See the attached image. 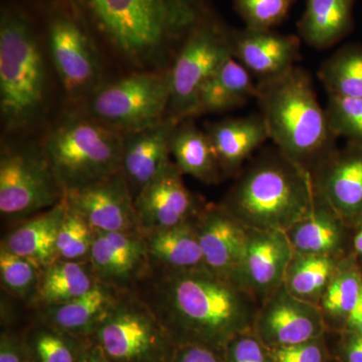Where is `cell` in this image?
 I'll use <instances>...</instances> for the list:
<instances>
[{
	"label": "cell",
	"mask_w": 362,
	"mask_h": 362,
	"mask_svg": "<svg viewBox=\"0 0 362 362\" xmlns=\"http://www.w3.org/2000/svg\"><path fill=\"white\" fill-rule=\"evenodd\" d=\"M176 345L223 351L235 335L252 330L259 304L209 269L157 271L135 288Z\"/></svg>",
	"instance_id": "6da1fadb"
},
{
	"label": "cell",
	"mask_w": 362,
	"mask_h": 362,
	"mask_svg": "<svg viewBox=\"0 0 362 362\" xmlns=\"http://www.w3.org/2000/svg\"><path fill=\"white\" fill-rule=\"evenodd\" d=\"M109 44L132 65H160L202 20L201 0H80Z\"/></svg>",
	"instance_id": "7a4b0ae2"
},
{
	"label": "cell",
	"mask_w": 362,
	"mask_h": 362,
	"mask_svg": "<svg viewBox=\"0 0 362 362\" xmlns=\"http://www.w3.org/2000/svg\"><path fill=\"white\" fill-rule=\"evenodd\" d=\"M269 137L288 159L312 169L335 148L337 137L328 125L325 109L317 98L313 80L295 66L256 83V96Z\"/></svg>",
	"instance_id": "3957f363"
},
{
	"label": "cell",
	"mask_w": 362,
	"mask_h": 362,
	"mask_svg": "<svg viewBox=\"0 0 362 362\" xmlns=\"http://www.w3.org/2000/svg\"><path fill=\"white\" fill-rule=\"evenodd\" d=\"M316 201L311 173L277 148L238 175L221 206L247 230H289Z\"/></svg>",
	"instance_id": "277c9868"
},
{
	"label": "cell",
	"mask_w": 362,
	"mask_h": 362,
	"mask_svg": "<svg viewBox=\"0 0 362 362\" xmlns=\"http://www.w3.org/2000/svg\"><path fill=\"white\" fill-rule=\"evenodd\" d=\"M123 136L89 115L68 117L51 131L42 148L65 194L120 171Z\"/></svg>",
	"instance_id": "5b68a950"
},
{
	"label": "cell",
	"mask_w": 362,
	"mask_h": 362,
	"mask_svg": "<svg viewBox=\"0 0 362 362\" xmlns=\"http://www.w3.org/2000/svg\"><path fill=\"white\" fill-rule=\"evenodd\" d=\"M47 71L39 42L28 21L6 11L0 23V111L4 127H28L44 106Z\"/></svg>",
	"instance_id": "8992f818"
},
{
	"label": "cell",
	"mask_w": 362,
	"mask_h": 362,
	"mask_svg": "<svg viewBox=\"0 0 362 362\" xmlns=\"http://www.w3.org/2000/svg\"><path fill=\"white\" fill-rule=\"evenodd\" d=\"M92 340L109 362H170L177 347L134 290L121 292Z\"/></svg>",
	"instance_id": "52a82bcc"
},
{
	"label": "cell",
	"mask_w": 362,
	"mask_h": 362,
	"mask_svg": "<svg viewBox=\"0 0 362 362\" xmlns=\"http://www.w3.org/2000/svg\"><path fill=\"white\" fill-rule=\"evenodd\" d=\"M169 99V71H141L101 86L88 99V115L124 134L164 120Z\"/></svg>",
	"instance_id": "ba28073f"
},
{
	"label": "cell",
	"mask_w": 362,
	"mask_h": 362,
	"mask_svg": "<svg viewBox=\"0 0 362 362\" xmlns=\"http://www.w3.org/2000/svg\"><path fill=\"white\" fill-rule=\"evenodd\" d=\"M66 194L59 187L44 148H4L0 157V213L20 223L59 204Z\"/></svg>",
	"instance_id": "9c48e42d"
},
{
	"label": "cell",
	"mask_w": 362,
	"mask_h": 362,
	"mask_svg": "<svg viewBox=\"0 0 362 362\" xmlns=\"http://www.w3.org/2000/svg\"><path fill=\"white\" fill-rule=\"evenodd\" d=\"M232 58V33L202 18L183 40L169 70L170 99L166 117L189 119L202 86Z\"/></svg>",
	"instance_id": "30bf717a"
},
{
	"label": "cell",
	"mask_w": 362,
	"mask_h": 362,
	"mask_svg": "<svg viewBox=\"0 0 362 362\" xmlns=\"http://www.w3.org/2000/svg\"><path fill=\"white\" fill-rule=\"evenodd\" d=\"M49 52L59 81L74 99H88L103 86V66L93 40L70 16H58L49 28Z\"/></svg>",
	"instance_id": "8fae6325"
},
{
	"label": "cell",
	"mask_w": 362,
	"mask_h": 362,
	"mask_svg": "<svg viewBox=\"0 0 362 362\" xmlns=\"http://www.w3.org/2000/svg\"><path fill=\"white\" fill-rule=\"evenodd\" d=\"M317 197L351 228L362 216V145L333 148L311 171Z\"/></svg>",
	"instance_id": "7c38bea8"
},
{
	"label": "cell",
	"mask_w": 362,
	"mask_h": 362,
	"mask_svg": "<svg viewBox=\"0 0 362 362\" xmlns=\"http://www.w3.org/2000/svg\"><path fill=\"white\" fill-rule=\"evenodd\" d=\"M252 330L271 349L316 339L328 332L319 307L293 296L284 285L259 305Z\"/></svg>",
	"instance_id": "4fadbf2b"
},
{
	"label": "cell",
	"mask_w": 362,
	"mask_h": 362,
	"mask_svg": "<svg viewBox=\"0 0 362 362\" xmlns=\"http://www.w3.org/2000/svg\"><path fill=\"white\" fill-rule=\"evenodd\" d=\"M89 264L98 282L121 292L132 291L152 272L140 232L95 230Z\"/></svg>",
	"instance_id": "5bb4252c"
},
{
	"label": "cell",
	"mask_w": 362,
	"mask_h": 362,
	"mask_svg": "<svg viewBox=\"0 0 362 362\" xmlns=\"http://www.w3.org/2000/svg\"><path fill=\"white\" fill-rule=\"evenodd\" d=\"M194 225L206 268L244 290L242 263L247 228L221 204L204 206L194 218Z\"/></svg>",
	"instance_id": "9a60e30c"
},
{
	"label": "cell",
	"mask_w": 362,
	"mask_h": 362,
	"mask_svg": "<svg viewBox=\"0 0 362 362\" xmlns=\"http://www.w3.org/2000/svg\"><path fill=\"white\" fill-rule=\"evenodd\" d=\"M182 173L170 161L134 201L142 233L181 225L194 220L204 206L185 187Z\"/></svg>",
	"instance_id": "2e32d148"
},
{
	"label": "cell",
	"mask_w": 362,
	"mask_h": 362,
	"mask_svg": "<svg viewBox=\"0 0 362 362\" xmlns=\"http://www.w3.org/2000/svg\"><path fill=\"white\" fill-rule=\"evenodd\" d=\"M294 249L287 233L276 230H247L242 263V283L261 305L283 285Z\"/></svg>",
	"instance_id": "e0dca14e"
},
{
	"label": "cell",
	"mask_w": 362,
	"mask_h": 362,
	"mask_svg": "<svg viewBox=\"0 0 362 362\" xmlns=\"http://www.w3.org/2000/svg\"><path fill=\"white\" fill-rule=\"evenodd\" d=\"M65 197L69 206L95 230L142 233L134 199L120 171L90 187L69 192Z\"/></svg>",
	"instance_id": "ac0fdd59"
},
{
	"label": "cell",
	"mask_w": 362,
	"mask_h": 362,
	"mask_svg": "<svg viewBox=\"0 0 362 362\" xmlns=\"http://www.w3.org/2000/svg\"><path fill=\"white\" fill-rule=\"evenodd\" d=\"M180 122L166 117L156 125L124 133L120 173L134 201L171 161V138Z\"/></svg>",
	"instance_id": "d6986e66"
},
{
	"label": "cell",
	"mask_w": 362,
	"mask_h": 362,
	"mask_svg": "<svg viewBox=\"0 0 362 362\" xmlns=\"http://www.w3.org/2000/svg\"><path fill=\"white\" fill-rule=\"evenodd\" d=\"M232 45L233 59L259 80L285 73L296 66L301 56L299 37L273 30L246 28L232 33Z\"/></svg>",
	"instance_id": "ffe728a7"
},
{
	"label": "cell",
	"mask_w": 362,
	"mask_h": 362,
	"mask_svg": "<svg viewBox=\"0 0 362 362\" xmlns=\"http://www.w3.org/2000/svg\"><path fill=\"white\" fill-rule=\"evenodd\" d=\"M121 291L98 283L90 291L68 302L35 310V318L83 340L92 339L113 308Z\"/></svg>",
	"instance_id": "44dd1931"
},
{
	"label": "cell",
	"mask_w": 362,
	"mask_h": 362,
	"mask_svg": "<svg viewBox=\"0 0 362 362\" xmlns=\"http://www.w3.org/2000/svg\"><path fill=\"white\" fill-rule=\"evenodd\" d=\"M350 228L319 197L310 211L286 230L295 252L341 259L347 256Z\"/></svg>",
	"instance_id": "7402d4cb"
},
{
	"label": "cell",
	"mask_w": 362,
	"mask_h": 362,
	"mask_svg": "<svg viewBox=\"0 0 362 362\" xmlns=\"http://www.w3.org/2000/svg\"><path fill=\"white\" fill-rule=\"evenodd\" d=\"M206 133L226 176L238 175L244 162L270 139L261 114L211 124Z\"/></svg>",
	"instance_id": "603a6c76"
},
{
	"label": "cell",
	"mask_w": 362,
	"mask_h": 362,
	"mask_svg": "<svg viewBox=\"0 0 362 362\" xmlns=\"http://www.w3.org/2000/svg\"><path fill=\"white\" fill-rule=\"evenodd\" d=\"M66 197L52 209L18 223L1 246L42 269L57 259V240L66 211Z\"/></svg>",
	"instance_id": "cb8c5ba5"
},
{
	"label": "cell",
	"mask_w": 362,
	"mask_h": 362,
	"mask_svg": "<svg viewBox=\"0 0 362 362\" xmlns=\"http://www.w3.org/2000/svg\"><path fill=\"white\" fill-rule=\"evenodd\" d=\"M142 233L152 270L189 271L206 268L194 220Z\"/></svg>",
	"instance_id": "d4e9b609"
},
{
	"label": "cell",
	"mask_w": 362,
	"mask_h": 362,
	"mask_svg": "<svg viewBox=\"0 0 362 362\" xmlns=\"http://www.w3.org/2000/svg\"><path fill=\"white\" fill-rule=\"evenodd\" d=\"M256 96L251 74L235 59L226 61L199 90L190 118L239 108Z\"/></svg>",
	"instance_id": "484cf974"
},
{
	"label": "cell",
	"mask_w": 362,
	"mask_h": 362,
	"mask_svg": "<svg viewBox=\"0 0 362 362\" xmlns=\"http://www.w3.org/2000/svg\"><path fill=\"white\" fill-rule=\"evenodd\" d=\"M170 153L182 175L209 185L218 182L223 176L209 135L188 119L181 121L175 128Z\"/></svg>",
	"instance_id": "4316f807"
},
{
	"label": "cell",
	"mask_w": 362,
	"mask_h": 362,
	"mask_svg": "<svg viewBox=\"0 0 362 362\" xmlns=\"http://www.w3.org/2000/svg\"><path fill=\"white\" fill-rule=\"evenodd\" d=\"M354 0H306L298 23L300 37L317 49H328L349 33Z\"/></svg>",
	"instance_id": "83f0119b"
},
{
	"label": "cell",
	"mask_w": 362,
	"mask_h": 362,
	"mask_svg": "<svg viewBox=\"0 0 362 362\" xmlns=\"http://www.w3.org/2000/svg\"><path fill=\"white\" fill-rule=\"evenodd\" d=\"M98 283L89 262L56 259L42 270L39 290L30 308L35 311L68 303L90 291Z\"/></svg>",
	"instance_id": "f1b7e54d"
},
{
	"label": "cell",
	"mask_w": 362,
	"mask_h": 362,
	"mask_svg": "<svg viewBox=\"0 0 362 362\" xmlns=\"http://www.w3.org/2000/svg\"><path fill=\"white\" fill-rule=\"evenodd\" d=\"M361 294V266L350 252L340 259L337 271L319 303L328 331L341 332Z\"/></svg>",
	"instance_id": "f546056e"
},
{
	"label": "cell",
	"mask_w": 362,
	"mask_h": 362,
	"mask_svg": "<svg viewBox=\"0 0 362 362\" xmlns=\"http://www.w3.org/2000/svg\"><path fill=\"white\" fill-rule=\"evenodd\" d=\"M339 261L334 257L294 252L286 272V290L298 299L319 306Z\"/></svg>",
	"instance_id": "4dcf8cb0"
},
{
	"label": "cell",
	"mask_w": 362,
	"mask_h": 362,
	"mask_svg": "<svg viewBox=\"0 0 362 362\" xmlns=\"http://www.w3.org/2000/svg\"><path fill=\"white\" fill-rule=\"evenodd\" d=\"M318 78L328 95L362 99V47L338 49L321 65Z\"/></svg>",
	"instance_id": "1f68e13d"
},
{
	"label": "cell",
	"mask_w": 362,
	"mask_h": 362,
	"mask_svg": "<svg viewBox=\"0 0 362 362\" xmlns=\"http://www.w3.org/2000/svg\"><path fill=\"white\" fill-rule=\"evenodd\" d=\"M25 338L32 362H78L88 341L71 337L37 318Z\"/></svg>",
	"instance_id": "d6a6232c"
},
{
	"label": "cell",
	"mask_w": 362,
	"mask_h": 362,
	"mask_svg": "<svg viewBox=\"0 0 362 362\" xmlns=\"http://www.w3.org/2000/svg\"><path fill=\"white\" fill-rule=\"evenodd\" d=\"M44 269L30 259L13 254L0 246V280L6 293L25 302L33 303Z\"/></svg>",
	"instance_id": "836d02e7"
},
{
	"label": "cell",
	"mask_w": 362,
	"mask_h": 362,
	"mask_svg": "<svg viewBox=\"0 0 362 362\" xmlns=\"http://www.w3.org/2000/svg\"><path fill=\"white\" fill-rule=\"evenodd\" d=\"M94 238L92 226L68 204L57 240V259L89 262Z\"/></svg>",
	"instance_id": "e575fe53"
},
{
	"label": "cell",
	"mask_w": 362,
	"mask_h": 362,
	"mask_svg": "<svg viewBox=\"0 0 362 362\" xmlns=\"http://www.w3.org/2000/svg\"><path fill=\"white\" fill-rule=\"evenodd\" d=\"M325 112L335 137L362 145V99L328 95Z\"/></svg>",
	"instance_id": "d590c367"
},
{
	"label": "cell",
	"mask_w": 362,
	"mask_h": 362,
	"mask_svg": "<svg viewBox=\"0 0 362 362\" xmlns=\"http://www.w3.org/2000/svg\"><path fill=\"white\" fill-rule=\"evenodd\" d=\"M295 0H233L240 18L250 30H269L280 25Z\"/></svg>",
	"instance_id": "8d00e7d4"
},
{
	"label": "cell",
	"mask_w": 362,
	"mask_h": 362,
	"mask_svg": "<svg viewBox=\"0 0 362 362\" xmlns=\"http://www.w3.org/2000/svg\"><path fill=\"white\" fill-rule=\"evenodd\" d=\"M225 362H274L270 347L259 339L254 330L235 335L223 349Z\"/></svg>",
	"instance_id": "74e56055"
},
{
	"label": "cell",
	"mask_w": 362,
	"mask_h": 362,
	"mask_svg": "<svg viewBox=\"0 0 362 362\" xmlns=\"http://www.w3.org/2000/svg\"><path fill=\"white\" fill-rule=\"evenodd\" d=\"M271 350L274 362H330L331 359L326 335Z\"/></svg>",
	"instance_id": "f35d334b"
},
{
	"label": "cell",
	"mask_w": 362,
	"mask_h": 362,
	"mask_svg": "<svg viewBox=\"0 0 362 362\" xmlns=\"http://www.w3.org/2000/svg\"><path fill=\"white\" fill-rule=\"evenodd\" d=\"M0 362H32L25 337L11 331H2L0 337Z\"/></svg>",
	"instance_id": "ab89813d"
},
{
	"label": "cell",
	"mask_w": 362,
	"mask_h": 362,
	"mask_svg": "<svg viewBox=\"0 0 362 362\" xmlns=\"http://www.w3.org/2000/svg\"><path fill=\"white\" fill-rule=\"evenodd\" d=\"M170 362H225L223 351L199 344L178 345Z\"/></svg>",
	"instance_id": "60d3db41"
},
{
	"label": "cell",
	"mask_w": 362,
	"mask_h": 362,
	"mask_svg": "<svg viewBox=\"0 0 362 362\" xmlns=\"http://www.w3.org/2000/svg\"><path fill=\"white\" fill-rule=\"evenodd\" d=\"M337 362H362V334L342 331L334 350Z\"/></svg>",
	"instance_id": "b9f144b4"
},
{
	"label": "cell",
	"mask_w": 362,
	"mask_h": 362,
	"mask_svg": "<svg viewBox=\"0 0 362 362\" xmlns=\"http://www.w3.org/2000/svg\"><path fill=\"white\" fill-rule=\"evenodd\" d=\"M352 235H350V246H351V254L356 257L359 264L362 265V216L350 228Z\"/></svg>",
	"instance_id": "7bdbcfd3"
},
{
	"label": "cell",
	"mask_w": 362,
	"mask_h": 362,
	"mask_svg": "<svg viewBox=\"0 0 362 362\" xmlns=\"http://www.w3.org/2000/svg\"><path fill=\"white\" fill-rule=\"evenodd\" d=\"M342 331L362 334V294L359 298V301L357 302L356 306L349 314Z\"/></svg>",
	"instance_id": "ee69618b"
},
{
	"label": "cell",
	"mask_w": 362,
	"mask_h": 362,
	"mask_svg": "<svg viewBox=\"0 0 362 362\" xmlns=\"http://www.w3.org/2000/svg\"><path fill=\"white\" fill-rule=\"evenodd\" d=\"M78 362H109L105 357L103 352L100 349L96 343L92 339L88 340L86 343L82 354Z\"/></svg>",
	"instance_id": "f6af8a7d"
},
{
	"label": "cell",
	"mask_w": 362,
	"mask_h": 362,
	"mask_svg": "<svg viewBox=\"0 0 362 362\" xmlns=\"http://www.w3.org/2000/svg\"><path fill=\"white\" fill-rule=\"evenodd\" d=\"M361 270H362V265H361Z\"/></svg>",
	"instance_id": "bcb514c9"
},
{
	"label": "cell",
	"mask_w": 362,
	"mask_h": 362,
	"mask_svg": "<svg viewBox=\"0 0 362 362\" xmlns=\"http://www.w3.org/2000/svg\"><path fill=\"white\" fill-rule=\"evenodd\" d=\"M331 362V361H330Z\"/></svg>",
	"instance_id": "7dc6e473"
}]
</instances>
